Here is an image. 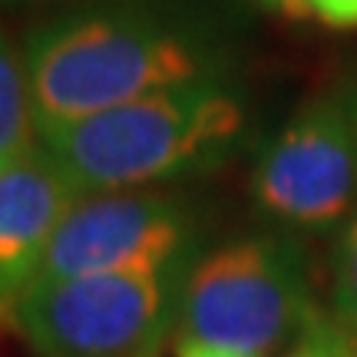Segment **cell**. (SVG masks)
<instances>
[{
  "mask_svg": "<svg viewBox=\"0 0 357 357\" xmlns=\"http://www.w3.org/2000/svg\"><path fill=\"white\" fill-rule=\"evenodd\" d=\"M314 314L301 248L278 235H255L222 245L185 271L178 337L268 357Z\"/></svg>",
  "mask_w": 357,
  "mask_h": 357,
  "instance_id": "3957f363",
  "label": "cell"
},
{
  "mask_svg": "<svg viewBox=\"0 0 357 357\" xmlns=\"http://www.w3.org/2000/svg\"><path fill=\"white\" fill-rule=\"evenodd\" d=\"M252 195L261 212L321 231L357 202V86L307 100L258 155Z\"/></svg>",
  "mask_w": 357,
  "mask_h": 357,
  "instance_id": "5b68a950",
  "label": "cell"
},
{
  "mask_svg": "<svg viewBox=\"0 0 357 357\" xmlns=\"http://www.w3.org/2000/svg\"><path fill=\"white\" fill-rule=\"evenodd\" d=\"M245 106L225 79H199L37 132L83 195L195 176L222 166L245 136Z\"/></svg>",
  "mask_w": 357,
  "mask_h": 357,
  "instance_id": "7a4b0ae2",
  "label": "cell"
},
{
  "mask_svg": "<svg viewBox=\"0 0 357 357\" xmlns=\"http://www.w3.org/2000/svg\"><path fill=\"white\" fill-rule=\"evenodd\" d=\"M261 3H265V7H275V10H281V13H291V17L301 13L298 0H261Z\"/></svg>",
  "mask_w": 357,
  "mask_h": 357,
  "instance_id": "4fadbf2b",
  "label": "cell"
},
{
  "mask_svg": "<svg viewBox=\"0 0 357 357\" xmlns=\"http://www.w3.org/2000/svg\"><path fill=\"white\" fill-rule=\"evenodd\" d=\"M334 314L357 337V212L347 222L334 261Z\"/></svg>",
  "mask_w": 357,
  "mask_h": 357,
  "instance_id": "9c48e42d",
  "label": "cell"
},
{
  "mask_svg": "<svg viewBox=\"0 0 357 357\" xmlns=\"http://www.w3.org/2000/svg\"><path fill=\"white\" fill-rule=\"evenodd\" d=\"M7 3H24V0H7Z\"/></svg>",
  "mask_w": 357,
  "mask_h": 357,
  "instance_id": "5bb4252c",
  "label": "cell"
},
{
  "mask_svg": "<svg viewBox=\"0 0 357 357\" xmlns=\"http://www.w3.org/2000/svg\"><path fill=\"white\" fill-rule=\"evenodd\" d=\"M37 142V126L30 113L24 60L13 53L10 40L0 30V162L26 153Z\"/></svg>",
  "mask_w": 357,
  "mask_h": 357,
  "instance_id": "ba28073f",
  "label": "cell"
},
{
  "mask_svg": "<svg viewBox=\"0 0 357 357\" xmlns=\"http://www.w3.org/2000/svg\"><path fill=\"white\" fill-rule=\"evenodd\" d=\"M298 7H301V13L328 26H337V30L357 26V0H298Z\"/></svg>",
  "mask_w": 357,
  "mask_h": 357,
  "instance_id": "8fae6325",
  "label": "cell"
},
{
  "mask_svg": "<svg viewBox=\"0 0 357 357\" xmlns=\"http://www.w3.org/2000/svg\"><path fill=\"white\" fill-rule=\"evenodd\" d=\"M185 268L33 281L13 321L40 357H153L178 314Z\"/></svg>",
  "mask_w": 357,
  "mask_h": 357,
  "instance_id": "277c9868",
  "label": "cell"
},
{
  "mask_svg": "<svg viewBox=\"0 0 357 357\" xmlns=\"http://www.w3.org/2000/svg\"><path fill=\"white\" fill-rule=\"evenodd\" d=\"M189 245V212L166 195H83L53 235L37 281L182 268Z\"/></svg>",
  "mask_w": 357,
  "mask_h": 357,
  "instance_id": "8992f818",
  "label": "cell"
},
{
  "mask_svg": "<svg viewBox=\"0 0 357 357\" xmlns=\"http://www.w3.org/2000/svg\"><path fill=\"white\" fill-rule=\"evenodd\" d=\"M37 132L70 126L132 100L218 79L202 43L139 13H73L40 24L24 47Z\"/></svg>",
  "mask_w": 357,
  "mask_h": 357,
  "instance_id": "6da1fadb",
  "label": "cell"
},
{
  "mask_svg": "<svg viewBox=\"0 0 357 357\" xmlns=\"http://www.w3.org/2000/svg\"><path fill=\"white\" fill-rule=\"evenodd\" d=\"M79 199L77 182L40 139L0 162V305H13L37 281L53 235Z\"/></svg>",
  "mask_w": 357,
  "mask_h": 357,
  "instance_id": "52a82bcc",
  "label": "cell"
},
{
  "mask_svg": "<svg viewBox=\"0 0 357 357\" xmlns=\"http://www.w3.org/2000/svg\"><path fill=\"white\" fill-rule=\"evenodd\" d=\"M176 351L178 357H252V354H238V351H225V347L202 344V341H189V337H178Z\"/></svg>",
  "mask_w": 357,
  "mask_h": 357,
  "instance_id": "7c38bea8",
  "label": "cell"
},
{
  "mask_svg": "<svg viewBox=\"0 0 357 357\" xmlns=\"http://www.w3.org/2000/svg\"><path fill=\"white\" fill-rule=\"evenodd\" d=\"M284 357H357V337L337 318L314 314Z\"/></svg>",
  "mask_w": 357,
  "mask_h": 357,
  "instance_id": "30bf717a",
  "label": "cell"
}]
</instances>
